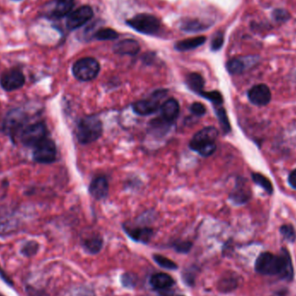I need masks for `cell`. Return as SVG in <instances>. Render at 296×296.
Masks as SVG:
<instances>
[{
	"mask_svg": "<svg viewBox=\"0 0 296 296\" xmlns=\"http://www.w3.org/2000/svg\"><path fill=\"white\" fill-rule=\"evenodd\" d=\"M102 123L97 116H89L81 119L77 125V138L81 144H89L97 140L102 133Z\"/></svg>",
	"mask_w": 296,
	"mask_h": 296,
	"instance_id": "cell-1",
	"label": "cell"
},
{
	"mask_svg": "<svg viewBox=\"0 0 296 296\" xmlns=\"http://www.w3.org/2000/svg\"><path fill=\"white\" fill-rule=\"evenodd\" d=\"M282 256L275 255L270 252L262 253L255 261V270L264 276H281L282 271Z\"/></svg>",
	"mask_w": 296,
	"mask_h": 296,
	"instance_id": "cell-2",
	"label": "cell"
},
{
	"mask_svg": "<svg viewBox=\"0 0 296 296\" xmlns=\"http://www.w3.org/2000/svg\"><path fill=\"white\" fill-rule=\"evenodd\" d=\"M72 72L77 80L82 82L92 81L100 72V64L92 57H83L75 62Z\"/></svg>",
	"mask_w": 296,
	"mask_h": 296,
	"instance_id": "cell-3",
	"label": "cell"
},
{
	"mask_svg": "<svg viewBox=\"0 0 296 296\" xmlns=\"http://www.w3.org/2000/svg\"><path fill=\"white\" fill-rule=\"evenodd\" d=\"M129 26L138 32L145 35H154L160 29V21L150 14H139L127 21Z\"/></svg>",
	"mask_w": 296,
	"mask_h": 296,
	"instance_id": "cell-4",
	"label": "cell"
},
{
	"mask_svg": "<svg viewBox=\"0 0 296 296\" xmlns=\"http://www.w3.org/2000/svg\"><path fill=\"white\" fill-rule=\"evenodd\" d=\"M45 138H47V128L42 122L27 126L20 135L21 141L30 147H35Z\"/></svg>",
	"mask_w": 296,
	"mask_h": 296,
	"instance_id": "cell-5",
	"label": "cell"
},
{
	"mask_svg": "<svg viewBox=\"0 0 296 296\" xmlns=\"http://www.w3.org/2000/svg\"><path fill=\"white\" fill-rule=\"evenodd\" d=\"M25 120L26 116L22 111L19 109L12 110L8 113L4 122L3 128L5 133L12 137V139H15L17 134L20 132L22 133L25 128Z\"/></svg>",
	"mask_w": 296,
	"mask_h": 296,
	"instance_id": "cell-6",
	"label": "cell"
},
{
	"mask_svg": "<svg viewBox=\"0 0 296 296\" xmlns=\"http://www.w3.org/2000/svg\"><path fill=\"white\" fill-rule=\"evenodd\" d=\"M56 144L52 139L45 138L34 147L33 160L38 163H52L56 160Z\"/></svg>",
	"mask_w": 296,
	"mask_h": 296,
	"instance_id": "cell-7",
	"label": "cell"
},
{
	"mask_svg": "<svg viewBox=\"0 0 296 296\" xmlns=\"http://www.w3.org/2000/svg\"><path fill=\"white\" fill-rule=\"evenodd\" d=\"M94 16L92 8L89 6H81L80 8L68 14L66 25L68 30H74L86 24Z\"/></svg>",
	"mask_w": 296,
	"mask_h": 296,
	"instance_id": "cell-8",
	"label": "cell"
},
{
	"mask_svg": "<svg viewBox=\"0 0 296 296\" xmlns=\"http://www.w3.org/2000/svg\"><path fill=\"white\" fill-rule=\"evenodd\" d=\"M166 95V92L163 90L157 91L153 95L152 99L136 101L133 104V110L139 116H149L157 111L160 107V99Z\"/></svg>",
	"mask_w": 296,
	"mask_h": 296,
	"instance_id": "cell-9",
	"label": "cell"
},
{
	"mask_svg": "<svg viewBox=\"0 0 296 296\" xmlns=\"http://www.w3.org/2000/svg\"><path fill=\"white\" fill-rule=\"evenodd\" d=\"M25 83L24 76L18 69H11L2 74L0 77V84L6 91L11 92L24 86Z\"/></svg>",
	"mask_w": 296,
	"mask_h": 296,
	"instance_id": "cell-10",
	"label": "cell"
},
{
	"mask_svg": "<svg viewBox=\"0 0 296 296\" xmlns=\"http://www.w3.org/2000/svg\"><path fill=\"white\" fill-rule=\"evenodd\" d=\"M217 136H218V132L214 127L203 128L193 136L190 142V148L193 151L197 152L198 149L204 145L210 144V143H215Z\"/></svg>",
	"mask_w": 296,
	"mask_h": 296,
	"instance_id": "cell-11",
	"label": "cell"
},
{
	"mask_svg": "<svg viewBox=\"0 0 296 296\" xmlns=\"http://www.w3.org/2000/svg\"><path fill=\"white\" fill-rule=\"evenodd\" d=\"M248 97L251 103L255 106H266L271 101V92L266 84H257L252 87L248 92Z\"/></svg>",
	"mask_w": 296,
	"mask_h": 296,
	"instance_id": "cell-12",
	"label": "cell"
},
{
	"mask_svg": "<svg viewBox=\"0 0 296 296\" xmlns=\"http://www.w3.org/2000/svg\"><path fill=\"white\" fill-rule=\"evenodd\" d=\"M251 192L249 187L243 178L237 181L233 192L230 196V199L236 204H243L250 199Z\"/></svg>",
	"mask_w": 296,
	"mask_h": 296,
	"instance_id": "cell-13",
	"label": "cell"
},
{
	"mask_svg": "<svg viewBox=\"0 0 296 296\" xmlns=\"http://www.w3.org/2000/svg\"><path fill=\"white\" fill-rule=\"evenodd\" d=\"M140 51V46L136 40L133 39H124L118 42L114 46V51L119 55H128L135 56Z\"/></svg>",
	"mask_w": 296,
	"mask_h": 296,
	"instance_id": "cell-14",
	"label": "cell"
},
{
	"mask_svg": "<svg viewBox=\"0 0 296 296\" xmlns=\"http://www.w3.org/2000/svg\"><path fill=\"white\" fill-rule=\"evenodd\" d=\"M89 193L95 199H102L108 194V183L106 178L99 177L91 182L89 186Z\"/></svg>",
	"mask_w": 296,
	"mask_h": 296,
	"instance_id": "cell-15",
	"label": "cell"
},
{
	"mask_svg": "<svg viewBox=\"0 0 296 296\" xmlns=\"http://www.w3.org/2000/svg\"><path fill=\"white\" fill-rule=\"evenodd\" d=\"M179 114V104L175 99L165 101L161 107V116L166 122L171 123L177 118Z\"/></svg>",
	"mask_w": 296,
	"mask_h": 296,
	"instance_id": "cell-16",
	"label": "cell"
},
{
	"mask_svg": "<svg viewBox=\"0 0 296 296\" xmlns=\"http://www.w3.org/2000/svg\"><path fill=\"white\" fill-rule=\"evenodd\" d=\"M150 283L155 289L162 291L172 287L175 284V281L172 276H169L166 273H158L152 276Z\"/></svg>",
	"mask_w": 296,
	"mask_h": 296,
	"instance_id": "cell-17",
	"label": "cell"
},
{
	"mask_svg": "<svg viewBox=\"0 0 296 296\" xmlns=\"http://www.w3.org/2000/svg\"><path fill=\"white\" fill-rule=\"evenodd\" d=\"M206 41V38L204 36H195L191 39H184L178 42L175 45V49L178 51H188L195 50L199 46L204 45Z\"/></svg>",
	"mask_w": 296,
	"mask_h": 296,
	"instance_id": "cell-18",
	"label": "cell"
},
{
	"mask_svg": "<svg viewBox=\"0 0 296 296\" xmlns=\"http://www.w3.org/2000/svg\"><path fill=\"white\" fill-rule=\"evenodd\" d=\"M127 234L133 240L139 243H147L151 240L154 231L150 228L125 229Z\"/></svg>",
	"mask_w": 296,
	"mask_h": 296,
	"instance_id": "cell-19",
	"label": "cell"
},
{
	"mask_svg": "<svg viewBox=\"0 0 296 296\" xmlns=\"http://www.w3.org/2000/svg\"><path fill=\"white\" fill-rule=\"evenodd\" d=\"M74 0H57L52 11V16L61 18L68 15L74 7Z\"/></svg>",
	"mask_w": 296,
	"mask_h": 296,
	"instance_id": "cell-20",
	"label": "cell"
},
{
	"mask_svg": "<svg viewBox=\"0 0 296 296\" xmlns=\"http://www.w3.org/2000/svg\"><path fill=\"white\" fill-rule=\"evenodd\" d=\"M281 255L282 256V260H283L281 276L287 281H291L293 279V269L290 255L286 249H281Z\"/></svg>",
	"mask_w": 296,
	"mask_h": 296,
	"instance_id": "cell-21",
	"label": "cell"
},
{
	"mask_svg": "<svg viewBox=\"0 0 296 296\" xmlns=\"http://www.w3.org/2000/svg\"><path fill=\"white\" fill-rule=\"evenodd\" d=\"M187 83L190 89L196 94H199L203 91L204 80L201 75L199 73H190L187 77Z\"/></svg>",
	"mask_w": 296,
	"mask_h": 296,
	"instance_id": "cell-22",
	"label": "cell"
},
{
	"mask_svg": "<svg viewBox=\"0 0 296 296\" xmlns=\"http://www.w3.org/2000/svg\"><path fill=\"white\" fill-rule=\"evenodd\" d=\"M252 179H253L255 184H258L262 188H264L268 194H272L273 192H274L272 183L264 175L258 173V172H253L252 173Z\"/></svg>",
	"mask_w": 296,
	"mask_h": 296,
	"instance_id": "cell-23",
	"label": "cell"
},
{
	"mask_svg": "<svg viewBox=\"0 0 296 296\" xmlns=\"http://www.w3.org/2000/svg\"><path fill=\"white\" fill-rule=\"evenodd\" d=\"M226 68L230 74H242L245 70L246 63L242 58H233L227 62Z\"/></svg>",
	"mask_w": 296,
	"mask_h": 296,
	"instance_id": "cell-24",
	"label": "cell"
},
{
	"mask_svg": "<svg viewBox=\"0 0 296 296\" xmlns=\"http://www.w3.org/2000/svg\"><path fill=\"white\" fill-rule=\"evenodd\" d=\"M102 239L100 237H90L84 242V247L90 254H97L102 247Z\"/></svg>",
	"mask_w": 296,
	"mask_h": 296,
	"instance_id": "cell-25",
	"label": "cell"
},
{
	"mask_svg": "<svg viewBox=\"0 0 296 296\" xmlns=\"http://www.w3.org/2000/svg\"><path fill=\"white\" fill-rule=\"evenodd\" d=\"M95 39L100 41H108V40H116L118 39L119 34L110 28H103L101 30H97L95 34Z\"/></svg>",
	"mask_w": 296,
	"mask_h": 296,
	"instance_id": "cell-26",
	"label": "cell"
},
{
	"mask_svg": "<svg viewBox=\"0 0 296 296\" xmlns=\"http://www.w3.org/2000/svg\"><path fill=\"white\" fill-rule=\"evenodd\" d=\"M181 29L187 32H199L206 28L205 25L199 20H187L184 21L182 24Z\"/></svg>",
	"mask_w": 296,
	"mask_h": 296,
	"instance_id": "cell-27",
	"label": "cell"
},
{
	"mask_svg": "<svg viewBox=\"0 0 296 296\" xmlns=\"http://www.w3.org/2000/svg\"><path fill=\"white\" fill-rule=\"evenodd\" d=\"M216 116L219 120L220 125L222 127L223 131L225 133H229L231 131V123L229 122L228 116L225 108L219 107L216 109Z\"/></svg>",
	"mask_w": 296,
	"mask_h": 296,
	"instance_id": "cell-28",
	"label": "cell"
},
{
	"mask_svg": "<svg viewBox=\"0 0 296 296\" xmlns=\"http://www.w3.org/2000/svg\"><path fill=\"white\" fill-rule=\"evenodd\" d=\"M154 260L158 265H160L161 268H164L166 270H174L178 269V265L175 264L173 261L170 260L169 258L163 255H154Z\"/></svg>",
	"mask_w": 296,
	"mask_h": 296,
	"instance_id": "cell-29",
	"label": "cell"
},
{
	"mask_svg": "<svg viewBox=\"0 0 296 296\" xmlns=\"http://www.w3.org/2000/svg\"><path fill=\"white\" fill-rule=\"evenodd\" d=\"M199 95H201L202 97L207 99L209 101H211L212 103L215 104L216 106H221L224 103V98L221 93L218 91H210V92H205V91H202L199 93Z\"/></svg>",
	"mask_w": 296,
	"mask_h": 296,
	"instance_id": "cell-30",
	"label": "cell"
},
{
	"mask_svg": "<svg viewBox=\"0 0 296 296\" xmlns=\"http://www.w3.org/2000/svg\"><path fill=\"white\" fill-rule=\"evenodd\" d=\"M280 232L284 239L293 243L296 239L295 230L291 225H284L280 228Z\"/></svg>",
	"mask_w": 296,
	"mask_h": 296,
	"instance_id": "cell-31",
	"label": "cell"
},
{
	"mask_svg": "<svg viewBox=\"0 0 296 296\" xmlns=\"http://www.w3.org/2000/svg\"><path fill=\"white\" fill-rule=\"evenodd\" d=\"M39 243L35 242V241H30V242H28L23 246L21 252L25 256H31V255H34L36 254L38 250H39Z\"/></svg>",
	"mask_w": 296,
	"mask_h": 296,
	"instance_id": "cell-32",
	"label": "cell"
},
{
	"mask_svg": "<svg viewBox=\"0 0 296 296\" xmlns=\"http://www.w3.org/2000/svg\"><path fill=\"white\" fill-rule=\"evenodd\" d=\"M224 42H225V36L223 32H220V31L216 32L211 41V45H210L211 50L213 51H219L224 45Z\"/></svg>",
	"mask_w": 296,
	"mask_h": 296,
	"instance_id": "cell-33",
	"label": "cell"
},
{
	"mask_svg": "<svg viewBox=\"0 0 296 296\" xmlns=\"http://www.w3.org/2000/svg\"><path fill=\"white\" fill-rule=\"evenodd\" d=\"M237 287V281L232 278H224L220 281L219 288L222 291H231Z\"/></svg>",
	"mask_w": 296,
	"mask_h": 296,
	"instance_id": "cell-34",
	"label": "cell"
},
{
	"mask_svg": "<svg viewBox=\"0 0 296 296\" xmlns=\"http://www.w3.org/2000/svg\"><path fill=\"white\" fill-rule=\"evenodd\" d=\"M193 247V243L191 242H179V243H176L174 244V249L176 251H178V253H183V254H186V253H188V252L191 250Z\"/></svg>",
	"mask_w": 296,
	"mask_h": 296,
	"instance_id": "cell-35",
	"label": "cell"
},
{
	"mask_svg": "<svg viewBox=\"0 0 296 296\" xmlns=\"http://www.w3.org/2000/svg\"><path fill=\"white\" fill-rule=\"evenodd\" d=\"M190 109H191V112L193 113V115H195L197 116H204V114L206 113V108L200 102H194V103L192 104Z\"/></svg>",
	"mask_w": 296,
	"mask_h": 296,
	"instance_id": "cell-36",
	"label": "cell"
},
{
	"mask_svg": "<svg viewBox=\"0 0 296 296\" xmlns=\"http://www.w3.org/2000/svg\"><path fill=\"white\" fill-rule=\"evenodd\" d=\"M122 282L125 287H134L136 284V277L133 275H131L129 273H127V274H125L122 276Z\"/></svg>",
	"mask_w": 296,
	"mask_h": 296,
	"instance_id": "cell-37",
	"label": "cell"
},
{
	"mask_svg": "<svg viewBox=\"0 0 296 296\" xmlns=\"http://www.w3.org/2000/svg\"><path fill=\"white\" fill-rule=\"evenodd\" d=\"M274 17L276 18V20H285L288 18L287 12H285L283 10H276L274 12Z\"/></svg>",
	"mask_w": 296,
	"mask_h": 296,
	"instance_id": "cell-38",
	"label": "cell"
},
{
	"mask_svg": "<svg viewBox=\"0 0 296 296\" xmlns=\"http://www.w3.org/2000/svg\"><path fill=\"white\" fill-rule=\"evenodd\" d=\"M288 183L293 189L296 190V169L292 171L288 176Z\"/></svg>",
	"mask_w": 296,
	"mask_h": 296,
	"instance_id": "cell-39",
	"label": "cell"
},
{
	"mask_svg": "<svg viewBox=\"0 0 296 296\" xmlns=\"http://www.w3.org/2000/svg\"><path fill=\"white\" fill-rule=\"evenodd\" d=\"M0 296H2V295H0Z\"/></svg>",
	"mask_w": 296,
	"mask_h": 296,
	"instance_id": "cell-40",
	"label": "cell"
}]
</instances>
